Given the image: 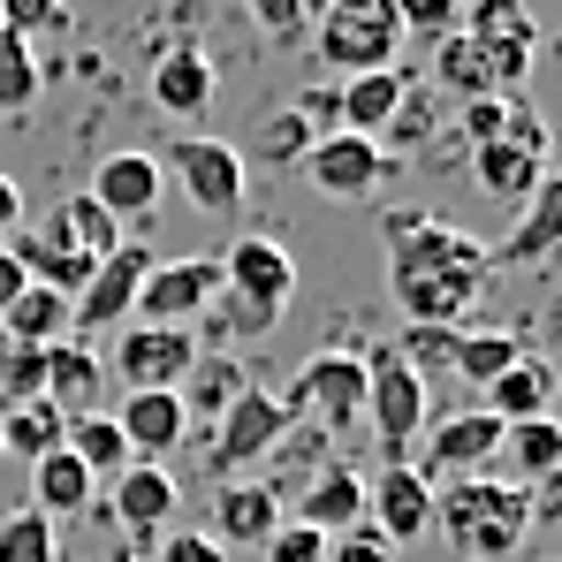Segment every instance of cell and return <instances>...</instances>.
Returning a JSON list of instances; mask_svg holds the SVG:
<instances>
[{"instance_id": "cell-54", "label": "cell", "mask_w": 562, "mask_h": 562, "mask_svg": "<svg viewBox=\"0 0 562 562\" xmlns=\"http://www.w3.org/2000/svg\"><path fill=\"white\" fill-rule=\"evenodd\" d=\"M555 403H562V387H555Z\"/></svg>"}, {"instance_id": "cell-41", "label": "cell", "mask_w": 562, "mask_h": 562, "mask_svg": "<svg viewBox=\"0 0 562 562\" xmlns=\"http://www.w3.org/2000/svg\"><path fill=\"white\" fill-rule=\"evenodd\" d=\"M38 387H46V350H15V342H0V403L38 395Z\"/></svg>"}, {"instance_id": "cell-6", "label": "cell", "mask_w": 562, "mask_h": 562, "mask_svg": "<svg viewBox=\"0 0 562 562\" xmlns=\"http://www.w3.org/2000/svg\"><path fill=\"white\" fill-rule=\"evenodd\" d=\"M281 403H289V418H319L335 434L366 426V350H312Z\"/></svg>"}, {"instance_id": "cell-11", "label": "cell", "mask_w": 562, "mask_h": 562, "mask_svg": "<svg viewBox=\"0 0 562 562\" xmlns=\"http://www.w3.org/2000/svg\"><path fill=\"white\" fill-rule=\"evenodd\" d=\"M106 366L122 387H183L198 366V335L190 327H122Z\"/></svg>"}, {"instance_id": "cell-39", "label": "cell", "mask_w": 562, "mask_h": 562, "mask_svg": "<svg viewBox=\"0 0 562 562\" xmlns=\"http://www.w3.org/2000/svg\"><path fill=\"white\" fill-rule=\"evenodd\" d=\"M457 335H464V327H403L395 358H403L418 380H426V373H449V366H457Z\"/></svg>"}, {"instance_id": "cell-3", "label": "cell", "mask_w": 562, "mask_h": 562, "mask_svg": "<svg viewBox=\"0 0 562 562\" xmlns=\"http://www.w3.org/2000/svg\"><path fill=\"white\" fill-rule=\"evenodd\" d=\"M312 46L335 69V85L403 69V15H395V0H327L312 15Z\"/></svg>"}, {"instance_id": "cell-50", "label": "cell", "mask_w": 562, "mask_h": 562, "mask_svg": "<svg viewBox=\"0 0 562 562\" xmlns=\"http://www.w3.org/2000/svg\"><path fill=\"white\" fill-rule=\"evenodd\" d=\"M23 289H31V274H23V267H15V251L0 244V312H8V304H15Z\"/></svg>"}, {"instance_id": "cell-9", "label": "cell", "mask_w": 562, "mask_h": 562, "mask_svg": "<svg viewBox=\"0 0 562 562\" xmlns=\"http://www.w3.org/2000/svg\"><path fill=\"white\" fill-rule=\"evenodd\" d=\"M145 274H153V244H114V251H106V259L92 267L85 296H77V319H69V335H77V342H92L99 327H130Z\"/></svg>"}, {"instance_id": "cell-34", "label": "cell", "mask_w": 562, "mask_h": 562, "mask_svg": "<svg viewBox=\"0 0 562 562\" xmlns=\"http://www.w3.org/2000/svg\"><path fill=\"white\" fill-rule=\"evenodd\" d=\"M54 236H61V244H77L85 259H106L114 244H130V236H122V221H114V213L99 205L92 190H77V198H69V205L54 213Z\"/></svg>"}, {"instance_id": "cell-31", "label": "cell", "mask_w": 562, "mask_h": 562, "mask_svg": "<svg viewBox=\"0 0 562 562\" xmlns=\"http://www.w3.org/2000/svg\"><path fill=\"white\" fill-rule=\"evenodd\" d=\"M457 31L479 38V46H494V54H532V46H540V23H532L525 0H471Z\"/></svg>"}, {"instance_id": "cell-29", "label": "cell", "mask_w": 562, "mask_h": 562, "mask_svg": "<svg viewBox=\"0 0 562 562\" xmlns=\"http://www.w3.org/2000/svg\"><path fill=\"white\" fill-rule=\"evenodd\" d=\"M434 92H449L457 106H471V99H502V85H494V54H486L479 38H464V31H449L441 54H434Z\"/></svg>"}, {"instance_id": "cell-23", "label": "cell", "mask_w": 562, "mask_h": 562, "mask_svg": "<svg viewBox=\"0 0 562 562\" xmlns=\"http://www.w3.org/2000/svg\"><path fill=\"white\" fill-rule=\"evenodd\" d=\"M221 92V77H213V54L205 46H176L160 69H153V106L160 114H176V122H198L205 106Z\"/></svg>"}, {"instance_id": "cell-52", "label": "cell", "mask_w": 562, "mask_h": 562, "mask_svg": "<svg viewBox=\"0 0 562 562\" xmlns=\"http://www.w3.org/2000/svg\"><path fill=\"white\" fill-rule=\"evenodd\" d=\"M114 562H145V555H137V548H122V555H114Z\"/></svg>"}, {"instance_id": "cell-43", "label": "cell", "mask_w": 562, "mask_h": 562, "mask_svg": "<svg viewBox=\"0 0 562 562\" xmlns=\"http://www.w3.org/2000/svg\"><path fill=\"white\" fill-rule=\"evenodd\" d=\"M267 562H327V532H312V525H296V517H281L274 540L259 548Z\"/></svg>"}, {"instance_id": "cell-32", "label": "cell", "mask_w": 562, "mask_h": 562, "mask_svg": "<svg viewBox=\"0 0 562 562\" xmlns=\"http://www.w3.org/2000/svg\"><path fill=\"white\" fill-rule=\"evenodd\" d=\"M61 449L92 471V479H114V471L137 464V457H130V441H122V426H114V411H77V418H69V434H61Z\"/></svg>"}, {"instance_id": "cell-33", "label": "cell", "mask_w": 562, "mask_h": 562, "mask_svg": "<svg viewBox=\"0 0 562 562\" xmlns=\"http://www.w3.org/2000/svg\"><path fill=\"white\" fill-rule=\"evenodd\" d=\"M244 387H251V380H244V366H236L228 350H213V358L198 350V366H190V380L176 387V395H183V418H221Z\"/></svg>"}, {"instance_id": "cell-4", "label": "cell", "mask_w": 562, "mask_h": 562, "mask_svg": "<svg viewBox=\"0 0 562 562\" xmlns=\"http://www.w3.org/2000/svg\"><path fill=\"white\" fill-rule=\"evenodd\" d=\"M471 176L486 198H502V205H525L540 176H548V122L525 106V99H509V122H502V137H486V145H471Z\"/></svg>"}, {"instance_id": "cell-7", "label": "cell", "mask_w": 562, "mask_h": 562, "mask_svg": "<svg viewBox=\"0 0 562 562\" xmlns=\"http://www.w3.org/2000/svg\"><path fill=\"white\" fill-rule=\"evenodd\" d=\"M366 426L380 434L387 464H403V449L426 434V380L395 358V342L366 350Z\"/></svg>"}, {"instance_id": "cell-42", "label": "cell", "mask_w": 562, "mask_h": 562, "mask_svg": "<svg viewBox=\"0 0 562 562\" xmlns=\"http://www.w3.org/2000/svg\"><path fill=\"white\" fill-rule=\"evenodd\" d=\"M251 8V23H259V38H274V46H296L304 31H312V15H304V0H244Z\"/></svg>"}, {"instance_id": "cell-51", "label": "cell", "mask_w": 562, "mask_h": 562, "mask_svg": "<svg viewBox=\"0 0 562 562\" xmlns=\"http://www.w3.org/2000/svg\"><path fill=\"white\" fill-rule=\"evenodd\" d=\"M23 228V190H15V176H0V236H15Z\"/></svg>"}, {"instance_id": "cell-44", "label": "cell", "mask_w": 562, "mask_h": 562, "mask_svg": "<svg viewBox=\"0 0 562 562\" xmlns=\"http://www.w3.org/2000/svg\"><path fill=\"white\" fill-rule=\"evenodd\" d=\"M464 8H471V0H395L403 31H441V38H449V31L464 23Z\"/></svg>"}, {"instance_id": "cell-27", "label": "cell", "mask_w": 562, "mask_h": 562, "mask_svg": "<svg viewBox=\"0 0 562 562\" xmlns=\"http://www.w3.org/2000/svg\"><path fill=\"white\" fill-rule=\"evenodd\" d=\"M61 434H69V411H54L46 395H15V403H0V457L38 464L46 449H61Z\"/></svg>"}, {"instance_id": "cell-24", "label": "cell", "mask_w": 562, "mask_h": 562, "mask_svg": "<svg viewBox=\"0 0 562 562\" xmlns=\"http://www.w3.org/2000/svg\"><path fill=\"white\" fill-rule=\"evenodd\" d=\"M411 69H373V77H350V85H335V99H342V130L350 137H387V122H395V106L411 99Z\"/></svg>"}, {"instance_id": "cell-38", "label": "cell", "mask_w": 562, "mask_h": 562, "mask_svg": "<svg viewBox=\"0 0 562 562\" xmlns=\"http://www.w3.org/2000/svg\"><path fill=\"white\" fill-rule=\"evenodd\" d=\"M267 327H274V312L244 304L236 289H221V296L205 304V335H213V342H251V335H267Z\"/></svg>"}, {"instance_id": "cell-46", "label": "cell", "mask_w": 562, "mask_h": 562, "mask_svg": "<svg viewBox=\"0 0 562 562\" xmlns=\"http://www.w3.org/2000/svg\"><path fill=\"white\" fill-rule=\"evenodd\" d=\"M502 122H509V99H471V106H457V130H464V145H486V137H502Z\"/></svg>"}, {"instance_id": "cell-47", "label": "cell", "mask_w": 562, "mask_h": 562, "mask_svg": "<svg viewBox=\"0 0 562 562\" xmlns=\"http://www.w3.org/2000/svg\"><path fill=\"white\" fill-rule=\"evenodd\" d=\"M46 23H61V0H0V31H46Z\"/></svg>"}, {"instance_id": "cell-25", "label": "cell", "mask_w": 562, "mask_h": 562, "mask_svg": "<svg viewBox=\"0 0 562 562\" xmlns=\"http://www.w3.org/2000/svg\"><path fill=\"white\" fill-rule=\"evenodd\" d=\"M99 380H106V366H99L92 342H77V335H69V342H46V387H38V395H46L54 411H69V418L92 411Z\"/></svg>"}, {"instance_id": "cell-1", "label": "cell", "mask_w": 562, "mask_h": 562, "mask_svg": "<svg viewBox=\"0 0 562 562\" xmlns=\"http://www.w3.org/2000/svg\"><path fill=\"white\" fill-rule=\"evenodd\" d=\"M494 281V251L434 221V213H387V296L411 327H464Z\"/></svg>"}, {"instance_id": "cell-40", "label": "cell", "mask_w": 562, "mask_h": 562, "mask_svg": "<svg viewBox=\"0 0 562 562\" xmlns=\"http://www.w3.org/2000/svg\"><path fill=\"white\" fill-rule=\"evenodd\" d=\"M304 153H312V130H304V114H296V106H281L274 122L259 130V160L289 168V160H304Z\"/></svg>"}, {"instance_id": "cell-30", "label": "cell", "mask_w": 562, "mask_h": 562, "mask_svg": "<svg viewBox=\"0 0 562 562\" xmlns=\"http://www.w3.org/2000/svg\"><path fill=\"white\" fill-rule=\"evenodd\" d=\"M494 464H509V486H532V479L562 471V418L502 426V457H494Z\"/></svg>"}, {"instance_id": "cell-20", "label": "cell", "mask_w": 562, "mask_h": 562, "mask_svg": "<svg viewBox=\"0 0 562 562\" xmlns=\"http://www.w3.org/2000/svg\"><path fill=\"white\" fill-rule=\"evenodd\" d=\"M160 190H168V176H160L153 153H106V160L92 168V198L114 213V221H153Z\"/></svg>"}, {"instance_id": "cell-36", "label": "cell", "mask_w": 562, "mask_h": 562, "mask_svg": "<svg viewBox=\"0 0 562 562\" xmlns=\"http://www.w3.org/2000/svg\"><path fill=\"white\" fill-rule=\"evenodd\" d=\"M0 562H61V525L38 517L31 502L0 517Z\"/></svg>"}, {"instance_id": "cell-8", "label": "cell", "mask_w": 562, "mask_h": 562, "mask_svg": "<svg viewBox=\"0 0 562 562\" xmlns=\"http://www.w3.org/2000/svg\"><path fill=\"white\" fill-rule=\"evenodd\" d=\"M221 296V259H153V274L137 289V327H198L205 304Z\"/></svg>"}, {"instance_id": "cell-53", "label": "cell", "mask_w": 562, "mask_h": 562, "mask_svg": "<svg viewBox=\"0 0 562 562\" xmlns=\"http://www.w3.org/2000/svg\"><path fill=\"white\" fill-rule=\"evenodd\" d=\"M319 8H327V0H304V15H319Z\"/></svg>"}, {"instance_id": "cell-5", "label": "cell", "mask_w": 562, "mask_h": 562, "mask_svg": "<svg viewBox=\"0 0 562 562\" xmlns=\"http://www.w3.org/2000/svg\"><path fill=\"white\" fill-rule=\"evenodd\" d=\"M289 403H281L274 387H244L221 418H213V441H205V471L213 479H236V471H251L259 457H274L281 441H289Z\"/></svg>"}, {"instance_id": "cell-18", "label": "cell", "mask_w": 562, "mask_h": 562, "mask_svg": "<svg viewBox=\"0 0 562 562\" xmlns=\"http://www.w3.org/2000/svg\"><path fill=\"white\" fill-rule=\"evenodd\" d=\"M114 426H122V441H130L137 464H160L168 449H183V434H190L183 395H176V387H130L122 411H114Z\"/></svg>"}, {"instance_id": "cell-49", "label": "cell", "mask_w": 562, "mask_h": 562, "mask_svg": "<svg viewBox=\"0 0 562 562\" xmlns=\"http://www.w3.org/2000/svg\"><path fill=\"white\" fill-rule=\"evenodd\" d=\"M525 509H532V525H562V471L525 486Z\"/></svg>"}, {"instance_id": "cell-19", "label": "cell", "mask_w": 562, "mask_h": 562, "mask_svg": "<svg viewBox=\"0 0 562 562\" xmlns=\"http://www.w3.org/2000/svg\"><path fill=\"white\" fill-rule=\"evenodd\" d=\"M281 509H289L296 525H312V532H327V540H335V532L366 525V479H358L350 464H319L296 494H289V502H281Z\"/></svg>"}, {"instance_id": "cell-22", "label": "cell", "mask_w": 562, "mask_h": 562, "mask_svg": "<svg viewBox=\"0 0 562 562\" xmlns=\"http://www.w3.org/2000/svg\"><path fill=\"white\" fill-rule=\"evenodd\" d=\"M555 251H562V176L548 168L540 190L517 205V221H509V236H502L494 259H509V267H540V259H555Z\"/></svg>"}, {"instance_id": "cell-35", "label": "cell", "mask_w": 562, "mask_h": 562, "mask_svg": "<svg viewBox=\"0 0 562 562\" xmlns=\"http://www.w3.org/2000/svg\"><path fill=\"white\" fill-rule=\"evenodd\" d=\"M517 358H525V342H517L509 327H471V335H457V366H449V373H464L471 387H486V380L509 373Z\"/></svg>"}, {"instance_id": "cell-16", "label": "cell", "mask_w": 562, "mask_h": 562, "mask_svg": "<svg viewBox=\"0 0 562 562\" xmlns=\"http://www.w3.org/2000/svg\"><path fill=\"white\" fill-rule=\"evenodd\" d=\"M114 486V525H122V548H153V532H168V517H176V471L168 464H130L106 479Z\"/></svg>"}, {"instance_id": "cell-45", "label": "cell", "mask_w": 562, "mask_h": 562, "mask_svg": "<svg viewBox=\"0 0 562 562\" xmlns=\"http://www.w3.org/2000/svg\"><path fill=\"white\" fill-rule=\"evenodd\" d=\"M327 562H395V548L380 540L373 525H350V532H335V540H327Z\"/></svg>"}, {"instance_id": "cell-17", "label": "cell", "mask_w": 562, "mask_h": 562, "mask_svg": "<svg viewBox=\"0 0 562 562\" xmlns=\"http://www.w3.org/2000/svg\"><path fill=\"white\" fill-rule=\"evenodd\" d=\"M304 176L327 190V198H373V190L387 183V145L350 137V130H327V137H312Z\"/></svg>"}, {"instance_id": "cell-12", "label": "cell", "mask_w": 562, "mask_h": 562, "mask_svg": "<svg viewBox=\"0 0 562 562\" xmlns=\"http://www.w3.org/2000/svg\"><path fill=\"white\" fill-rule=\"evenodd\" d=\"M221 289H236L244 304H259V312H289V296H296V259H289V244L281 236H236L228 251H221Z\"/></svg>"}, {"instance_id": "cell-37", "label": "cell", "mask_w": 562, "mask_h": 562, "mask_svg": "<svg viewBox=\"0 0 562 562\" xmlns=\"http://www.w3.org/2000/svg\"><path fill=\"white\" fill-rule=\"evenodd\" d=\"M38 54H31V38L23 31H0V114H31L38 106Z\"/></svg>"}, {"instance_id": "cell-14", "label": "cell", "mask_w": 562, "mask_h": 562, "mask_svg": "<svg viewBox=\"0 0 562 562\" xmlns=\"http://www.w3.org/2000/svg\"><path fill=\"white\" fill-rule=\"evenodd\" d=\"M366 525H373L387 548H411V540H426L434 532V486H426V471L418 464H387L366 486Z\"/></svg>"}, {"instance_id": "cell-26", "label": "cell", "mask_w": 562, "mask_h": 562, "mask_svg": "<svg viewBox=\"0 0 562 562\" xmlns=\"http://www.w3.org/2000/svg\"><path fill=\"white\" fill-rule=\"evenodd\" d=\"M69 319H77V304L31 281V289L0 312V342H15V350H46V342H69Z\"/></svg>"}, {"instance_id": "cell-10", "label": "cell", "mask_w": 562, "mask_h": 562, "mask_svg": "<svg viewBox=\"0 0 562 562\" xmlns=\"http://www.w3.org/2000/svg\"><path fill=\"white\" fill-rule=\"evenodd\" d=\"M160 176H176L198 213H236V205H244V183H251V176H244V153H236L228 137H205V130H198V137H176V153H168Z\"/></svg>"}, {"instance_id": "cell-28", "label": "cell", "mask_w": 562, "mask_h": 562, "mask_svg": "<svg viewBox=\"0 0 562 562\" xmlns=\"http://www.w3.org/2000/svg\"><path fill=\"white\" fill-rule=\"evenodd\" d=\"M92 486L99 479L77 464L69 449H46V457L31 464V509L54 517V525H61V517H85V509H92Z\"/></svg>"}, {"instance_id": "cell-21", "label": "cell", "mask_w": 562, "mask_h": 562, "mask_svg": "<svg viewBox=\"0 0 562 562\" xmlns=\"http://www.w3.org/2000/svg\"><path fill=\"white\" fill-rule=\"evenodd\" d=\"M555 387H562V373L548 366V358H517L502 380H486L479 387V411H494L502 426H525V418H555Z\"/></svg>"}, {"instance_id": "cell-2", "label": "cell", "mask_w": 562, "mask_h": 562, "mask_svg": "<svg viewBox=\"0 0 562 562\" xmlns=\"http://www.w3.org/2000/svg\"><path fill=\"white\" fill-rule=\"evenodd\" d=\"M434 532L457 548L464 562H502L525 548L532 532V509H525V486L479 471V479H449L434 486Z\"/></svg>"}, {"instance_id": "cell-48", "label": "cell", "mask_w": 562, "mask_h": 562, "mask_svg": "<svg viewBox=\"0 0 562 562\" xmlns=\"http://www.w3.org/2000/svg\"><path fill=\"white\" fill-rule=\"evenodd\" d=\"M145 562H228V555H221L205 532H160V548H153Z\"/></svg>"}, {"instance_id": "cell-13", "label": "cell", "mask_w": 562, "mask_h": 562, "mask_svg": "<svg viewBox=\"0 0 562 562\" xmlns=\"http://www.w3.org/2000/svg\"><path fill=\"white\" fill-rule=\"evenodd\" d=\"M502 457V418L494 411H457L426 434V486H449V479H479V471Z\"/></svg>"}, {"instance_id": "cell-15", "label": "cell", "mask_w": 562, "mask_h": 562, "mask_svg": "<svg viewBox=\"0 0 562 562\" xmlns=\"http://www.w3.org/2000/svg\"><path fill=\"white\" fill-rule=\"evenodd\" d=\"M289 517L281 509V486L274 479H221L213 486V548L228 555V548H267L274 540V525Z\"/></svg>"}]
</instances>
